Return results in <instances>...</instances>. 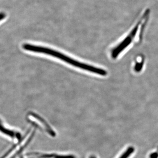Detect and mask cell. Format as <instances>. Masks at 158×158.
<instances>
[{"label":"cell","mask_w":158,"mask_h":158,"mask_svg":"<svg viewBox=\"0 0 158 158\" xmlns=\"http://www.w3.org/2000/svg\"><path fill=\"white\" fill-rule=\"evenodd\" d=\"M23 48L25 50L29 52L45 54L55 57L77 68L80 69L82 70L87 71L91 73L96 74L101 76H105L107 74L106 71L103 69L98 68L93 65L77 61L75 59H72L71 57H69L68 56L52 49L30 44H23Z\"/></svg>","instance_id":"1"},{"label":"cell","mask_w":158,"mask_h":158,"mask_svg":"<svg viewBox=\"0 0 158 158\" xmlns=\"http://www.w3.org/2000/svg\"><path fill=\"white\" fill-rule=\"evenodd\" d=\"M142 19H140L139 22L137 23L136 25L127 34L126 37H125L120 42L112 48L110 50V55L112 59H117L118 56L121 55L123 52H124L126 49L127 48L130 46L129 45L131 44L133 40L135 38Z\"/></svg>","instance_id":"2"},{"label":"cell","mask_w":158,"mask_h":158,"mask_svg":"<svg viewBox=\"0 0 158 158\" xmlns=\"http://www.w3.org/2000/svg\"><path fill=\"white\" fill-rule=\"evenodd\" d=\"M35 131L34 129L29 130L25 135L18 141L17 144L12 146L2 158H15L28 145L34 135Z\"/></svg>","instance_id":"3"},{"label":"cell","mask_w":158,"mask_h":158,"mask_svg":"<svg viewBox=\"0 0 158 158\" xmlns=\"http://www.w3.org/2000/svg\"><path fill=\"white\" fill-rule=\"evenodd\" d=\"M29 121L35 127L38 128L49 135L54 137L56 136V133L52 129L48 123L37 114L31 113L29 116Z\"/></svg>","instance_id":"4"},{"label":"cell","mask_w":158,"mask_h":158,"mask_svg":"<svg viewBox=\"0 0 158 158\" xmlns=\"http://www.w3.org/2000/svg\"><path fill=\"white\" fill-rule=\"evenodd\" d=\"M26 158H76L73 155H59L56 154L31 152L27 154Z\"/></svg>","instance_id":"5"},{"label":"cell","mask_w":158,"mask_h":158,"mask_svg":"<svg viewBox=\"0 0 158 158\" xmlns=\"http://www.w3.org/2000/svg\"><path fill=\"white\" fill-rule=\"evenodd\" d=\"M1 133H2V134L6 137L10 138L11 140H16L17 142L22 138L21 136L20 133L17 131L6 128L2 124L1 125Z\"/></svg>","instance_id":"6"},{"label":"cell","mask_w":158,"mask_h":158,"mask_svg":"<svg viewBox=\"0 0 158 158\" xmlns=\"http://www.w3.org/2000/svg\"><path fill=\"white\" fill-rule=\"evenodd\" d=\"M135 152V147L133 146H129L126 148L118 158H129Z\"/></svg>","instance_id":"7"},{"label":"cell","mask_w":158,"mask_h":158,"mask_svg":"<svg viewBox=\"0 0 158 158\" xmlns=\"http://www.w3.org/2000/svg\"><path fill=\"white\" fill-rule=\"evenodd\" d=\"M6 15L5 13H3V12H2L1 13V15H0V18H1V21L3 19H4L6 18Z\"/></svg>","instance_id":"8"},{"label":"cell","mask_w":158,"mask_h":158,"mask_svg":"<svg viewBox=\"0 0 158 158\" xmlns=\"http://www.w3.org/2000/svg\"><path fill=\"white\" fill-rule=\"evenodd\" d=\"M89 158H97V157L96 156L92 155H90V156L89 157Z\"/></svg>","instance_id":"9"},{"label":"cell","mask_w":158,"mask_h":158,"mask_svg":"<svg viewBox=\"0 0 158 158\" xmlns=\"http://www.w3.org/2000/svg\"></svg>","instance_id":"10"}]
</instances>
